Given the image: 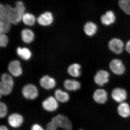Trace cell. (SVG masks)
I'll return each instance as SVG.
<instances>
[{
	"instance_id": "31",
	"label": "cell",
	"mask_w": 130,
	"mask_h": 130,
	"mask_svg": "<svg viewBox=\"0 0 130 130\" xmlns=\"http://www.w3.org/2000/svg\"><path fill=\"white\" fill-rule=\"evenodd\" d=\"M125 48L126 51L130 54V40L126 42L125 46Z\"/></svg>"
},
{
	"instance_id": "18",
	"label": "cell",
	"mask_w": 130,
	"mask_h": 130,
	"mask_svg": "<svg viewBox=\"0 0 130 130\" xmlns=\"http://www.w3.org/2000/svg\"><path fill=\"white\" fill-rule=\"evenodd\" d=\"M22 41L26 43H30L34 41L35 35L34 32L29 29H25L21 32Z\"/></svg>"
},
{
	"instance_id": "1",
	"label": "cell",
	"mask_w": 130,
	"mask_h": 130,
	"mask_svg": "<svg viewBox=\"0 0 130 130\" xmlns=\"http://www.w3.org/2000/svg\"><path fill=\"white\" fill-rule=\"evenodd\" d=\"M8 21L11 24L17 25L22 20L25 13L26 8L23 3L18 1L16 3L15 7H12L9 5L6 6Z\"/></svg>"
},
{
	"instance_id": "10",
	"label": "cell",
	"mask_w": 130,
	"mask_h": 130,
	"mask_svg": "<svg viewBox=\"0 0 130 130\" xmlns=\"http://www.w3.org/2000/svg\"><path fill=\"white\" fill-rule=\"evenodd\" d=\"M111 97L116 102L120 103L124 102L127 98V92L122 88H116L112 91Z\"/></svg>"
},
{
	"instance_id": "14",
	"label": "cell",
	"mask_w": 130,
	"mask_h": 130,
	"mask_svg": "<svg viewBox=\"0 0 130 130\" xmlns=\"http://www.w3.org/2000/svg\"><path fill=\"white\" fill-rule=\"evenodd\" d=\"M40 84L42 88L48 90L55 88L56 85V81L53 78L45 75L40 79Z\"/></svg>"
},
{
	"instance_id": "27",
	"label": "cell",
	"mask_w": 130,
	"mask_h": 130,
	"mask_svg": "<svg viewBox=\"0 0 130 130\" xmlns=\"http://www.w3.org/2000/svg\"><path fill=\"white\" fill-rule=\"evenodd\" d=\"M7 106L5 103L1 102L0 103V118H5L8 113Z\"/></svg>"
},
{
	"instance_id": "13",
	"label": "cell",
	"mask_w": 130,
	"mask_h": 130,
	"mask_svg": "<svg viewBox=\"0 0 130 130\" xmlns=\"http://www.w3.org/2000/svg\"><path fill=\"white\" fill-rule=\"evenodd\" d=\"M37 21L40 25L42 26H48L53 22V16L51 12H46L38 17Z\"/></svg>"
},
{
	"instance_id": "28",
	"label": "cell",
	"mask_w": 130,
	"mask_h": 130,
	"mask_svg": "<svg viewBox=\"0 0 130 130\" xmlns=\"http://www.w3.org/2000/svg\"><path fill=\"white\" fill-rule=\"evenodd\" d=\"M8 38L5 34H1L0 35V46L2 47H6L8 43Z\"/></svg>"
},
{
	"instance_id": "16",
	"label": "cell",
	"mask_w": 130,
	"mask_h": 130,
	"mask_svg": "<svg viewBox=\"0 0 130 130\" xmlns=\"http://www.w3.org/2000/svg\"><path fill=\"white\" fill-rule=\"evenodd\" d=\"M117 111L119 116L124 118L130 116V106L128 103L123 102L120 103L117 108Z\"/></svg>"
},
{
	"instance_id": "21",
	"label": "cell",
	"mask_w": 130,
	"mask_h": 130,
	"mask_svg": "<svg viewBox=\"0 0 130 130\" xmlns=\"http://www.w3.org/2000/svg\"><path fill=\"white\" fill-rule=\"evenodd\" d=\"M54 95L55 97L59 102L65 103L70 100V96L69 94L60 89H58L55 90Z\"/></svg>"
},
{
	"instance_id": "29",
	"label": "cell",
	"mask_w": 130,
	"mask_h": 130,
	"mask_svg": "<svg viewBox=\"0 0 130 130\" xmlns=\"http://www.w3.org/2000/svg\"><path fill=\"white\" fill-rule=\"evenodd\" d=\"M58 129L51 121L49 122L46 126V130H58Z\"/></svg>"
},
{
	"instance_id": "5",
	"label": "cell",
	"mask_w": 130,
	"mask_h": 130,
	"mask_svg": "<svg viewBox=\"0 0 130 130\" xmlns=\"http://www.w3.org/2000/svg\"><path fill=\"white\" fill-rule=\"evenodd\" d=\"M42 105L43 109L48 112L55 111L59 107L58 101L55 97L51 96L43 101Z\"/></svg>"
},
{
	"instance_id": "8",
	"label": "cell",
	"mask_w": 130,
	"mask_h": 130,
	"mask_svg": "<svg viewBox=\"0 0 130 130\" xmlns=\"http://www.w3.org/2000/svg\"><path fill=\"white\" fill-rule=\"evenodd\" d=\"M8 123L12 128L20 127L24 123L23 117L20 114L13 113L10 114L7 119Z\"/></svg>"
},
{
	"instance_id": "23",
	"label": "cell",
	"mask_w": 130,
	"mask_h": 130,
	"mask_svg": "<svg viewBox=\"0 0 130 130\" xmlns=\"http://www.w3.org/2000/svg\"><path fill=\"white\" fill-rule=\"evenodd\" d=\"M22 20L25 25L32 26L36 22V18L33 14L27 13L24 14Z\"/></svg>"
},
{
	"instance_id": "6",
	"label": "cell",
	"mask_w": 130,
	"mask_h": 130,
	"mask_svg": "<svg viewBox=\"0 0 130 130\" xmlns=\"http://www.w3.org/2000/svg\"><path fill=\"white\" fill-rule=\"evenodd\" d=\"M110 70L114 74L121 75L125 71V67L122 61L118 59L112 60L109 64Z\"/></svg>"
},
{
	"instance_id": "26",
	"label": "cell",
	"mask_w": 130,
	"mask_h": 130,
	"mask_svg": "<svg viewBox=\"0 0 130 130\" xmlns=\"http://www.w3.org/2000/svg\"><path fill=\"white\" fill-rule=\"evenodd\" d=\"M0 21L2 22L9 21L8 20L7 12L6 6L2 4L0 5Z\"/></svg>"
},
{
	"instance_id": "19",
	"label": "cell",
	"mask_w": 130,
	"mask_h": 130,
	"mask_svg": "<svg viewBox=\"0 0 130 130\" xmlns=\"http://www.w3.org/2000/svg\"><path fill=\"white\" fill-rule=\"evenodd\" d=\"M97 30V26L92 22H87L84 26V31L89 37H92L95 35Z\"/></svg>"
},
{
	"instance_id": "2",
	"label": "cell",
	"mask_w": 130,
	"mask_h": 130,
	"mask_svg": "<svg viewBox=\"0 0 130 130\" xmlns=\"http://www.w3.org/2000/svg\"><path fill=\"white\" fill-rule=\"evenodd\" d=\"M14 82L12 76L7 73L2 75L0 83V94L2 95H7L11 93Z\"/></svg>"
},
{
	"instance_id": "11",
	"label": "cell",
	"mask_w": 130,
	"mask_h": 130,
	"mask_svg": "<svg viewBox=\"0 0 130 130\" xmlns=\"http://www.w3.org/2000/svg\"><path fill=\"white\" fill-rule=\"evenodd\" d=\"M8 70L12 76L18 77L23 73V69L21 63L18 60H14L10 62L8 67Z\"/></svg>"
},
{
	"instance_id": "25",
	"label": "cell",
	"mask_w": 130,
	"mask_h": 130,
	"mask_svg": "<svg viewBox=\"0 0 130 130\" xmlns=\"http://www.w3.org/2000/svg\"><path fill=\"white\" fill-rule=\"evenodd\" d=\"M11 24L9 21H0V33L6 34L9 32Z\"/></svg>"
},
{
	"instance_id": "30",
	"label": "cell",
	"mask_w": 130,
	"mask_h": 130,
	"mask_svg": "<svg viewBox=\"0 0 130 130\" xmlns=\"http://www.w3.org/2000/svg\"><path fill=\"white\" fill-rule=\"evenodd\" d=\"M30 130H45L44 128L38 124H35L32 125L31 128Z\"/></svg>"
},
{
	"instance_id": "22",
	"label": "cell",
	"mask_w": 130,
	"mask_h": 130,
	"mask_svg": "<svg viewBox=\"0 0 130 130\" xmlns=\"http://www.w3.org/2000/svg\"><path fill=\"white\" fill-rule=\"evenodd\" d=\"M16 53L20 58L24 60H29L32 56L31 51L26 47H19L16 49Z\"/></svg>"
},
{
	"instance_id": "24",
	"label": "cell",
	"mask_w": 130,
	"mask_h": 130,
	"mask_svg": "<svg viewBox=\"0 0 130 130\" xmlns=\"http://www.w3.org/2000/svg\"><path fill=\"white\" fill-rule=\"evenodd\" d=\"M119 5L125 13L130 15V0H119Z\"/></svg>"
},
{
	"instance_id": "33",
	"label": "cell",
	"mask_w": 130,
	"mask_h": 130,
	"mask_svg": "<svg viewBox=\"0 0 130 130\" xmlns=\"http://www.w3.org/2000/svg\"><path fill=\"white\" fill-rule=\"evenodd\" d=\"M77 130H84L83 129H79Z\"/></svg>"
},
{
	"instance_id": "4",
	"label": "cell",
	"mask_w": 130,
	"mask_h": 130,
	"mask_svg": "<svg viewBox=\"0 0 130 130\" xmlns=\"http://www.w3.org/2000/svg\"><path fill=\"white\" fill-rule=\"evenodd\" d=\"M22 94L25 99L32 100L37 98L38 90L36 86L32 84H28L24 86L22 90Z\"/></svg>"
},
{
	"instance_id": "32",
	"label": "cell",
	"mask_w": 130,
	"mask_h": 130,
	"mask_svg": "<svg viewBox=\"0 0 130 130\" xmlns=\"http://www.w3.org/2000/svg\"><path fill=\"white\" fill-rule=\"evenodd\" d=\"M0 130H9L6 126L1 125L0 126Z\"/></svg>"
},
{
	"instance_id": "3",
	"label": "cell",
	"mask_w": 130,
	"mask_h": 130,
	"mask_svg": "<svg viewBox=\"0 0 130 130\" xmlns=\"http://www.w3.org/2000/svg\"><path fill=\"white\" fill-rule=\"evenodd\" d=\"M58 128L64 130H72V124L70 119L63 115H57L54 116L50 121Z\"/></svg>"
},
{
	"instance_id": "7",
	"label": "cell",
	"mask_w": 130,
	"mask_h": 130,
	"mask_svg": "<svg viewBox=\"0 0 130 130\" xmlns=\"http://www.w3.org/2000/svg\"><path fill=\"white\" fill-rule=\"evenodd\" d=\"M108 46L109 49L112 52L117 54H121L124 47L123 41L118 38H113L110 40Z\"/></svg>"
},
{
	"instance_id": "17",
	"label": "cell",
	"mask_w": 130,
	"mask_h": 130,
	"mask_svg": "<svg viewBox=\"0 0 130 130\" xmlns=\"http://www.w3.org/2000/svg\"><path fill=\"white\" fill-rule=\"evenodd\" d=\"M64 87L70 91H76L81 88V84L78 81L74 79H66L64 83Z\"/></svg>"
},
{
	"instance_id": "12",
	"label": "cell",
	"mask_w": 130,
	"mask_h": 130,
	"mask_svg": "<svg viewBox=\"0 0 130 130\" xmlns=\"http://www.w3.org/2000/svg\"><path fill=\"white\" fill-rule=\"evenodd\" d=\"M108 98V93L104 89H97L93 94V100L98 104H105L107 101Z\"/></svg>"
},
{
	"instance_id": "9",
	"label": "cell",
	"mask_w": 130,
	"mask_h": 130,
	"mask_svg": "<svg viewBox=\"0 0 130 130\" xmlns=\"http://www.w3.org/2000/svg\"><path fill=\"white\" fill-rule=\"evenodd\" d=\"M109 73L104 70H100L96 73L94 77V81L99 86H102L107 83L109 81Z\"/></svg>"
},
{
	"instance_id": "15",
	"label": "cell",
	"mask_w": 130,
	"mask_h": 130,
	"mask_svg": "<svg viewBox=\"0 0 130 130\" xmlns=\"http://www.w3.org/2000/svg\"><path fill=\"white\" fill-rule=\"evenodd\" d=\"M101 20L103 24L106 26H109L115 22L116 16L112 11H108L105 14L101 16Z\"/></svg>"
},
{
	"instance_id": "20",
	"label": "cell",
	"mask_w": 130,
	"mask_h": 130,
	"mask_svg": "<svg viewBox=\"0 0 130 130\" xmlns=\"http://www.w3.org/2000/svg\"><path fill=\"white\" fill-rule=\"evenodd\" d=\"M81 66L78 63H74L70 65L67 69L68 73L74 77H78L81 76Z\"/></svg>"
}]
</instances>
